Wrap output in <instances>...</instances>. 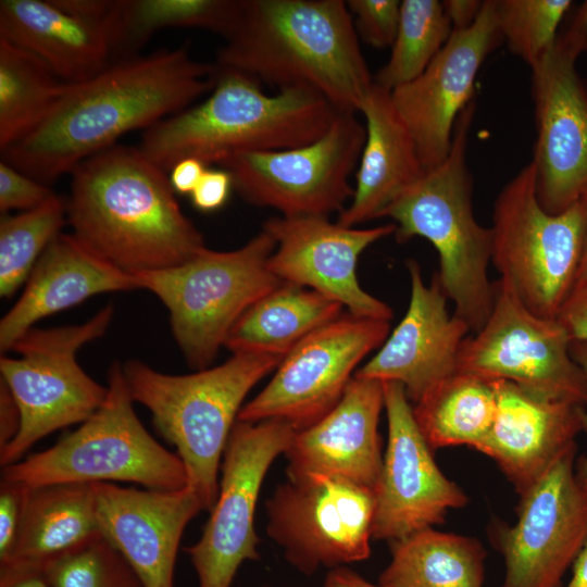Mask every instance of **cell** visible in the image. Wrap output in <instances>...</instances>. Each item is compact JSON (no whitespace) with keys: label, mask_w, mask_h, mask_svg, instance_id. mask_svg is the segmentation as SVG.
<instances>
[{"label":"cell","mask_w":587,"mask_h":587,"mask_svg":"<svg viewBox=\"0 0 587 587\" xmlns=\"http://www.w3.org/2000/svg\"><path fill=\"white\" fill-rule=\"evenodd\" d=\"M216 64L197 61L187 45L110 63L64 87L45 120L2 152L3 161L48 184L123 135L148 129L211 92Z\"/></svg>","instance_id":"obj_1"},{"label":"cell","mask_w":587,"mask_h":587,"mask_svg":"<svg viewBox=\"0 0 587 587\" xmlns=\"http://www.w3.org/2000/svg\"><path fill=\"white\" fill-rule=\"evenodd\" d=\"M71 176L72 234L114 266L128 273L164 270L205 248L166 172L138 147L115 145L80 162Z\"/></svg>","instance_id":"obj_2"},{"label":"cell","mask_w":587,"mask_h":587,"mask_svg":"<svg viewBox=\"0 0 587 587\" xmlns=\"http://www.w3.org/2000/svg\"><path fill=\"white\" fill-rule=\"evenodd\" d=\"M215 64L277 90H314L354 113L374 84L342 0H241Z\"/></svg>","instance_id":"obj_3"},{"label":"cell","mask_w":587,"mask_h":587,"mask_svg":"<svg viewBox=\"0 0 587 587\" xmlns=\"http://www.w3.org/2000/svg\"><path fill=\"white\" fill-rule=\"evenodd\" d=\"M337 112L314 90L266 95L257 79L217 67L204 101L146 129L138 148L164 172L187 158L221 165L241 153L308 145L325 134Z\"/></svg>","instance_id":"obj_4"},{"label":"cell","mask_w":587,"mask_h":587,"mask_svg":"<svg viewBox=\"0 0 587 587\" xmlns=\"http://www.w3.org/2000/svg\"><path fill=\"white\" fill-rule=\"evenodd\" d=\"M476 103L459 115L447 158L427 170L384 213L396 225L397 241L427 239L439 255L436 272L442 291L454 303V315L471 333L486 323L494 302L495 284L488 277L492 233L473 212V177L466 161Z\"/></svg>","instance_id":"obj_5"},{"label":"cell","mask_w":587,"mask_h":587,"mask_svg":"<svg viewBox=\"0 0 587 587\" xmlns=\"http://www.w3.org/2000/svg\"><path fill=\"white\" fill-rule=\"evenodd\" d=\"M283 359L237 352L186 375L161 373L138 360L123 365L134 402L150 411L155 428L176 448L204 511L215 503L221 460L246 396Z\"/></svg>","instance_id":"obj_6"},{"label":"cell","mask_w":587,"mask_h":587,"mask_svg":"<svg viewBox=\"0 0 587 587\" xmlns=\"http://www.w3.org/2000/svg\"><path fill=\"white\" fill-rule=\"evenodd\" d=\"M107 388L103 403L79 427L49 449L2 467L1 478L25 487L112 482L155 490L187 486L180 458L138 419L121 363L109 369Z\"/></svg>","instance_id":"obj_7"},{"label":"cell","mask_w":587,"mask_h":587,"mask_svg":"<svg viewBox=\"0 0 587 587\" xmlns=\"http://www.w3.org/2000/svg\"><path fill=\"white\" fill-rule=\"evenodd\" d=\"M274 250L275 241L262 230L236 250L205 247L179 265L130 274L137 289L166 307L187 364L199 371L209 367L241 314L283 283L267 265Z\"/></svg>","instance_id":"obj_8"},{"label":"cell","mask_w":587,"mask_h":587,"mask_svg":"<svg viewBox=\"0 0 587 587\" xmlns=\"http://www.w3.org/2000/svg\"><path fill=\"white\" fill-rule=\"evenodd\" d=\"M587 225L582 199L547 212L532 162L504 185L492 211L491 263L523 304L554 320L577 280Z\"/></svg>","instance_id":"obj_9"},{"label":"cell","mask_w":587,"mask_h":587,"mask_svg":"<svg viewBox=\"0 0 587 587\" xmlns=\"http://www.w3.org/2000/svg\"><path fill=\"white\" fill-rule=\"evenodd\" d=\"M113 307L107 305L78 325L30 328L2 355L1 380L21 413L16 437L0 450L2 467L18 462L39 439L66 426L85 422L103 403L108 388L78 364L77 352L108 329Z\"/></svg>","instance_id":"obj_10"},{"label":"cell","mask_w":587,"mask_h":587,"mask_svg":"<svg viewBox=\"0 0 587 587\" xmlns=\"http://www.w3.org/2000/svg\"><path fill=\"white\" fill-rule=\"evenodd\" d=\"M354 112L338 111L319 139L296 148L241 153L223 162L234 189L246 201L283 216H323L350 202L365 142V125Z\"/></svg>","instance_id":"obj_11"},{"label":"cell","mask_w":587,"mask_h":587,"mask_svg":"<svg viewBox=\"0 0 587 587\" xmlns=\"http://www.w3.org/2000/svg\"><path fill=\"white\" fill-rule=\"evenodd\" d=\"M265 510L268 537L303 574L363 561L371 554L373 488L323 474L288 477L276 487Z\"/></svg>","instance_id":"obj_12"},{"label":"cell","mask_w":587,"mask_h":587,"mask_svg":"<svg viewBox=\"0 0 587 587\" xmlns=\"http://www.w3.org/2000/svg\"><path fill=\"white\" fill-rule=\"evenodd\" d=\"M494 284L491 312L484 326L463 340L457 371L587 407V379L560 322L529 311L503 279Z\"/></svg>","instance_id":"obj_13"},{"label":"cell","mask_w":587,"mask_h":587,"mask_svg":"<svg viewBox=\"0 0 587 587\" xmlns=\"http://www.w3.org/2000/svg\"><path fill=\"white\" fill-rule=\"evenodd\" d=\"M296 433L278 419L235 423L222 458L215 503L199 540L185 549L199 587H230L239 566L259 559L253 523L262 483Z\"/></svg>","instance_id":"obj_14"},{"label":"cell","mask_w":587,"mask_h":587,"mask_svg":"<svg viewBox=\"0 0 587 587\" xmlns=\"http://www.w3.org/2000/svg\"><path fill=\"white\" fill-rule=\"evenodd\" d=\"M389 330V321L339 315L284 357L268 384L242 405L237 421L278 419L297 430L311 426L337 404L357 365L384 344Z\"/></svg>","instance_id":"obj_15"},{"label":"cell","mask_w":587,"mask_h":587,"mask_svg":"<svg viewBox=\"0 0 587 587\" xmlns=\"http://www.w3.org/2000/svg\"><path fill=\"white\" fill-rule=\"evenodd\" d=\"M577 447L520 495L517 520L492 528L503 557L501 587H559L587 539V487L575 472Z\"/></svg>","instance_id":"obj_16"},{"label":"cell","mask_w":587,"mask_h":587,"mask_svg":"<svg viewBox=\"0 0 587 587\" xmlns=\"http://www.w3.org/2000/svg\"><path fill=\"white\" fill-rule=\"evenodd\" d=\"M383 383L388 440L374 487L373 538L394 542L441 524L467 497L437 465L402 384Z\"/></svg>","instance_id":"obj_17"},{"label":"cell","mask_w":587,"mask_h":587,"mask_svg":"<svg viewBox=\"0 0 587 587\" xmlns=\"http://www.w3.org/2000/svg\"><path fill=\"white\" fill-rule=\"evenodd\" d=\"M501 41L496 0H486L475 22L465 29L452 30L419 77L390 91L424 171L437 166L449 154L455 122L474 101L477 73Z\"/></svg>","instance_id":"obj_18"},{"label":"cell","mask_w":587,"mask_h":587,"mask_svg":"<svg viewBox=\"0 0 587 587\" xmlns=\"http://www.w3.org/2000/svg\"><path fill=\"white\" fill-rule=\"evenodd\" d=\"M263 230L275 241L267 265L282 282L313 289L348 312L389 321V305L366 292L357 278V263L372 243L396 232V225L345 227L323 216H274Z\"/></svg>","instance_id":"obj_19"},{"label":"cell","mask_w":587,"mask_h":587,"mask_svg":"<svg viewBox=\"0 0 587 587\" xmlns=\"http://www.w3.org/2000/svg\"><path fill=\"white\" fill-rule=\"evenodd\" d=\"M575 63L554 47L532 68L536 141L530 162L539 203L552 214L587 191V84Z\"/></svg>","instance_id":"obj_20"},{"label":"cell","mask_w":587,"mask_h":587,"mask_svg":"<svg viewBox=\"0 0 587 587\" xmlns=\"http://www.w3.org/2000/svg\"><path fill=\"white\" fill-rule=\"evenodd\" d=\"M102 538L116 549L145 587H173L182 535L203 505L190 486L138 489L92 483Z\"/></svg>","instance_id":"obj_21"},{"label":"cell","mask_w":587,"mask_h":587,"mask_svg":"<svg viewBox=\"0 0 587 587\" xmlns=\"http://www.w3.org/2000/svg\"><path fill=\"white\" fill-rule=\"evenodd\" d=\"M411 298L407 313L378 352L354 376L398 382L416 403L441 380L457 373L458 355L471 333L467 324L447 310V296L436 273L424 284L414 260L408 262Z\"/></svg>","instance_id":"obj_22"},{"label":"cell","mask_w":587,"mask_h":587,"mask_svg":"<svg viewBox=\"0 0 587 587\" xmlns=\"http://www.w3.org/2000/svg\"><path fill=\"white\" fill-rule=\"evenodd\" d=\"M491 383L495 419L475 449L491 458L521 495L577 447L587 407L551 399L509 380Z\"/></svg>","instance_id":"obj_23"},{"label":"cell","mask_w":587,"mask_h":587,"mask_svg":"<svg viewBox=\"0 0 587 587\" xmlns=\"http://www.w3.org/2000/svg\"><path fill=\"white\" fill-rule=\"evenodd\" d=\"M383 409L384 383L353 376L329 412L297 430L285 453L288 477L323 474L374 489L384 457L378 433Z\"/></svg>","instance_id":"obj_24"},{"label":"cell","mask_w":587,"mask_h":587,"mask_svg":"<svg viewBox=\"0 0 587 587\" xmlns=\"http://www.w3.org/2000/svg\"><path fill=\"white\" fill-rule=\"evenodd\" d=\"M137 289L133 274L89 250L73 234L60 233L46 248L25 288L0 322V350L46 316L104 292Z\"/></svg>","instance_id":"obj_25"},{"label":"cell","mask_w":587,"mask_h":587,"mask_svg":"<svg viewBox=\"0 0 587 587\" xmlns=\"http://www.w3.org/2000/svg\"><path fill=\"white\" fill-rule=\"evenodd\" d=\"M359 112L364 116L366 137L354 174L353 196L337 220L345 227L383 217L425 172L390 91L373 84Z\"/></svg>","instance_id":"obj_26"},{"label":"cell","mask_w":587,"mask_h":587,"mask_svg":"<svg viewBox=\"0 0 587 587\" xmlns=\"http://www.w3.org/2000/svg\"><path fill=\"white\" fill-rule=\"evenodd\" d=\"M0 38L41 59L66 84L84 82L112 63L104 34L53 0H1Z\"/></svg>","instance_id":"obj_27"},{"label":"cell","mask_w":587,"mask_h":587,"mask_svg":"<svg viewBox=\"0 0 587 587\" xmlns=\"http://www.w3.org/2000/svg\"><path fill=\"white\" fill-rule=\"evenodd\" d=\"M100 538L92 484L27 487L13 552L0 567L46 571Z\"/></svg>","instance_id":"obj_28"},{"label":"cell","mask_w":587,"mask_h":587,"mask_svg":"<svg viewBox=\"0 0 587 587\" xmlns=\"http://www.w3.org/2000/svg\"><path fill=\"white\" fill-rule=\"evenodd\" d=\"M342 308L313 289L283 282L241 314L224 347L232 353L284 358L311 333L341 315Z\"/></svg>","instance_id":"obj_29"},{"label":"cell","mask_w":587,"mask_h":587,"mask_svg":"<svg viewBox=\"0 0 587 587\" xmlns=\"http://www.w3.org/2000/svg\"><path fill=\"white\" fill-rule=\"evenodd\" d=\"M486 551L475 538L433 527L392 542L379 576L389 587H483Z\"/></svg>","instance_id":"obj_30"},{"label":"cell","mask_w":587,"mask_h":587,"mask_svg":"<svg viewBox=\"0 0 587 587\" xmlns=\"http://www.w3.org/2000/svg\"><path fill=\"white\" fill-rule=\"evenodd\" d=\"M241 0H112L104 24L111 61L137 57L158 30L197 27L225 37L233 32Z\"/></svg>","instance_id":"obj_31"},{"label":"cell","mask_w":587,"mask_h":587,"mask_svg":"<svg viewBox=\"0 0 587 587\" xmlns=\"http://www.w3.org/2000/svg\"><path fill=\"white\" fill-rule=\"evenodd\" d=\"M412 408L417 426L433 450L461 445L475 449L492 425L496 395L491 382L457 372Z\"/></svg>","instance_id":"obj_32"},{"label":"cell","mask_w":587,"mask_h":587,"mask_svg":"<svg viewBox=\"0 0 587 587\" xmlns=\"http://www.w3.org/2000/svg\"><path fill=\"white\" fill-rule=\"evenodd\" d=\"M64 84L41 59L0 38L1 152L45 120Z\"/></svg>","instance_id":"obj_33"},{"label":"cell","mask_w":587,"mask_h":587,"mask_svg":"<svg viewBox=\"0 0 587 587\" xmlns=\"http://www.w3.org/2000/svg\"><path fill=\"white\" fill-rule=\"evenodd\" d=\"M452 33L441 1L403 0L396 39L386 64L373 77L374 84L392 91L419 77Z\"/></svg>","instance_id":"obj_34"},{"label":"cell","mask_w":587,"mask_h":587,"mask_svg":"<svg viewBox=\"0 0 587 587\" xmlns=\"http://www.w3.org/2000/svg\"><path fill=\"white\" fill-rule=\"evenodd\" d=\"M67 221L59 196L34 210L0 220V296L11 297L26 283L37 261Z\"/></svg>","instance_id":"obj_35"},{"label":"cell","mask_w":587,"mask_h":587,"mask_svg":"<svg viewBox=\"0 0 587 587\" xmlns=\"http://www.w3.org/2000/svg\"><path fill=\"white\" fill-rule=\"evenodd\" d=\"M571 0H496L499 29L509 50L529 68L554 48Z\"/></svg>","instance_id":"obj_36"},{"label":"cell","mask_w":587,"mask_h":587,"mask_svg":"<svg viewBox=\"0 0 587 587\" xmlns=\"http://www.w3.org/2000/svg\"><path fill=\"white\" fill-rule=\"evenodd\" d=\"M53 587H145L107 540L100 538L46 569Z\"/></svg>","instance_id":"obj_37"},{"label":"cell","mask_w":587,"mask_h":587,"mask_svg":"<svg viewBox=\"0 0 587 587\" xmlns=\"http://www.w3.org/2000/svg\"><path fill=\"white\" fill-rule=\"evenodd\" d=\"M359 40L375 48H391L399 27L401 1H346Z\"/></svg>","instance_id":"obj_38"},{"label":"cell","mask_w":587,"mask_h":587,"mask_svg":"<svg viewBox=\"0 0 587 587\" xmlns=\"http://www.w3.org/2000/svg\"><path fill=\"white\" fill-rule=\"evenodd\" d=\"M57 195L47 186L21 172L8 162H0V210L29 211L39 208Z\"/></svg>","instance_id":"obj_39"},{"label":"cell","mask_w":587,"mask_h":587,"mask_svg":"<svg viewBox=\"0 0 587 587\" xmlns=\"http://www.w3.org/2000/svg\"><path fill=\"white\" fill-rule=\"evenodd\" d=\"M27 487L1 478L0 483V565L11 557L23 513Z\"/></svg>","instance_id":"obj_40"},{"label":"cell","mask_w":587,"mask_h":587,"mask_svg":"<svg viewBox=\"0 0 587 587\" xmlns=\"http://www.w3.org/2000/svg\"><path fill=\"white\" fill-rule=\"evenodd\" d=\"M232 189H234L233 177L226 168L207 167L190 195L191 202L201 212H212L225 204Z\"/></svg>","instance_id":"obj_41"},{"label":"cell","mask_w":587,"mask_h":587,"mask_svg":"<svg viewBox=\"0 0 587 587\" xmlns=\"http://www.w3.org/2000/svg\"><path fill=\"white\" fill-rule=\"evenodd\" d=\"M557 320L571 341L587 342V276L576 280Z\"/></svg>","instance_id":"obj_42"},{"label":"cell","mask_w":587,"mask_h":587,"mask_svg":"<svg viewBox=\"0 0 587 587\" xmlns=\"http://www.w3.org/2000/svg\"><path fill=\"white\" fill-rule=\"evenodd\" d=\"M555 49L573 60L587 53V0L577 7L565 32L558 36Z\"/></svg>","instance_id":"obj_43"},{"label":"cell","mask_w":587,"mask_h":587,"mask_svg":"<svg viewBox=\"0 0 587 587\" xmlns=\"http://www.w3.org/2000/svg\"><path fill=\"white\" fill-rule=\"evenodd\" d=\"M20 426L18 405L8 386L0 379V450L16 437Z\"/></svg>","instance_id":"obj_44"},{"label":"cell","mask_w":587,"mask_h":587,"mask_svg":"<svg viewBox=\"0 0 587 587\" xmlns=\"http://www.w3.org/2000/svg\"><path fill=\"white\" fill-rule=\"evenodd\" d=\"M207 165L201 161L187 158L178 161L168 171V179L176 193L191 195L202 177Z\"/></svg>","instance_id":"obj_45"},{"label":"cell","mask_w":587,"mask_h":587,"mask_svg":"<svg viewBox=\"0 0 587 587\" xmlns=\"http://www.w3.org/2000/svg\"><path fill=\"white\" fill-rule=\"evenodd\" d=\"M445 13L449 18L452 30L470 27L483 8L484 1L479 0H445L441 1Z\"/></svg>","instance_id":"obj_46"},{"label":"cell","mask_w":587,"mask_h":587,"mask_svg":"<svg viewBox=\"0 0 587 587\" xmlns=\"http://www.w3.org/2000/svg\"><path fill=\"white\" fill-rule=\"evenodd\" d=\"M0 587H53L45 571L0 567Z\"/></svg>","instance_id":"obj_47"},{"label":"cell","mask_w":587,"mask_h":587,"mask_svg":"<svg viewBox=\"0 0 587 587\" xmlns=\"http://www.w3.org/2000/svg\"><path fill=\"white\" fill-rule=\"evenodd\" d=\"M571 355L583 370L587 379V342L572 341L570 345ZM585 432H587V410L585 414ZM577 478L587 487V455L580 457L575 462Z\"/></svg>","instance_id":"obj_48"},{"label":"cell","mask_w":587,"mask_h":587,"mask_svg":"<svg viewBox=\"0 0 587 587\" xmlns=\"http://www.w3.org/2000/svg\"><path fill=\"white\" fill-rule=\"evenodd\" d=\"M324 587H389L383 584H372L358 573L344 567L333 569L326 576Z\"/></svg>","instance_id":"obj_49"},{"label":"cell","mask_w":587,"mask_h":587,"mask_svg":"<svg viewBox=\"0 0 587 587\" xmlns=\"http://www.w3.org/2000/svg\"><path fill=\"white\" fill-rule=\"evenodd\" d=\"M573 565V575L566 587H587V539Z\"/></svg>","instance_id":"obj_50"},{"label":"cell","mask_w":587,"mask_h":587,"mask_svg":"<svg viewBox=\"0 0 587 587\" xmlns=\"http://www.w3.org/2000/svg\"><path fill=\"white\" fill-rule=\"evenodd\" d=\"M585 204L586 208V214H587V191L580 198ZM587 276V225H586V235H585V242H584V250H583V258L578 271L577 279L580 277Z\"/></svg>","instance_id":"obj_51"}]
</instances>
